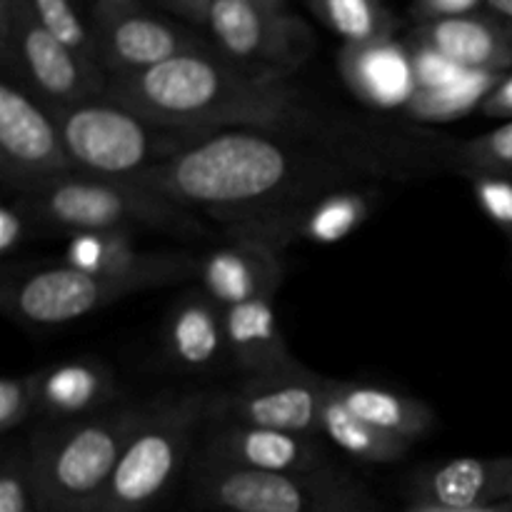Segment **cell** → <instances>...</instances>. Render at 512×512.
<instances>
[{"instance_id": "4", "label": "cell", "mask_w": 512, "mask_h": 512, "mask_svg": "<svg viewBox=\"0 0 512 512\" xmlns=\"http://www.w3.org/2000/svg\"><path fill=\"white\" fill-rule=\"evenodd\" d=\"M40 233H95V230H158L175 238L208 235L198 213L130 180L70 173L25 193Z\"/></svg>"}, {"instance_id": "12", "label": "cell", "mask_w": 512, "mask_h": 512, "mask_svg": "<svg viewBox=\"0 0 512 512\" xmlns=\"http://www.w3.org/2000/svg\"><path fill=\"white\" fill-rule=\"evenodd\" d=\"M328 375L295 363L275 373L245 378L225 393H210L205 423H240L255 428L320 435Z\"/></svg>"}, {"instance_id": "18", "label": "cell", "mask_w": 512, "mask_h": 512, "mask_svg": "<svg viewBox=\"0 0 512 512\" xmlns=\"http://www.w3.org/2000/svg\"><path fill=\"white\" fill-rule=\"evenodd\" d=\"M415 495L425 508L450 512L493 508L512 498V455L455 458L415 478Z\"/></svg>"}, {"instance_id": "23", "label": "cell", "mask_w": 512, "mask_h": 512, "mask_svg": "<svg viewBox=\"0 0 512 512\" xmlns=\"http://www.w3.org/2000/svg\"><path fill=\"white\" fill-rule=\"evenodd\" d=\"M328 388L345 408L353 410L365 423L410 443L423 440L438 423V415L425 400L383 388V385L328 378Z\"/></svg>"}, {"instance_id": "28", "label": "cell", "mask_w": 512, "mask_h": 512, "mask_svg": "<svg viewBox=\"0 0 512 512\" xmlns=\"http://www.w3.org/2000/svg\"><path fill=\"white\" fill-rule=\"evenodd\" d=\"M80 0H30L35 18L40 20L50 35L68 45L70 50L80 53L83 58L95 60V40L90 30V20L80 15Z\"/></svg>"}, {"instance_id": "24", "label": "cell", "mask_w": 512, "mask_h": 512, "mask_svg": "<svg viewBox=\"0 0 512 512\" xmlns=\"http://www.w3.org/2000/svg\"><path fill=\"white\" fill-rule=\"evenodd\" d=\"M320 438L325 443L335 445L340 453L348 458L358 460V463L370 465H385L398 463L403 455L413 448L410 440L395 438V435L385 433V430L375 428V425L365 423L363 418L345 408L333 393H330L328 383H325V403L323 415H320Z\"/></svg>"}, {"instance_id": "37", "label": "cell", "mask_w": 512, "mask_h": 512, "mask_svg": "<svg viewBox=\"0 0 512 512\" xmlns=\"http://www.w3.org/2000/svg\"><path fill=\"white\" fill-rule=\"evenodd\" d=\"M485 10L512 30V0H485Z\"/></svg>"}, {"instance_id": "19", "label": "cell", "mask_w": 512, "mask_h": 512, "mask_svg": "<svg viewBox=\"0 0 512 512\" xmlns=\"http://www.w3.org/2000/svg\"><path fill=\"white\" fill-rule=\"evenodd\" d=\"M165 358L175 370L188 375L213 373L228 363L225 308L203 288L175 300L165 318Z\"/></svg>"}, {"instance_id": "34", "label": "cell", "mask_w": 512, "mask_h": 512, "mask_svg": "<svg viewBox=\"0 0 512 512\" xmlns=\"http://www.w3.org/2000/svg\"><path fill=\"white\" fill-rule=\"evenodd\" d=\"M485 0H413L415 23H430V20L460 18V15L483 13Z\"/></svg>"}, {"instance_id": "27", "label": "cell", "mask_w": 512, "mask_h": 512, "mask_svg": "<svg viewBox=\"0 0 512 512\" xmlns=\"http://www.w3.org/2000/svg\"><path fill=\"white\" fill-rule=\"evenodd\" d=\"M453 170L465 178L498 175L512 180V120L490 133L458 140L453 150Z\"/></svg>"}, {"instance_id": "30", "label": "cell", "mask_w": 512, "mask_h": 512, "mask_svg": "<svg viewBox=\"0 0 512 512\" xmlns=\"http://www.w3.org/2000/svg\"><path fill=\"white\" fill-rule=\"evenodd\" d=\"M35 505L33 465L28 450H13L5 455L0 468V512H30Z\"/></svg>"}, {"instance_id": "41", "label": "cell", "mask_w": 512, "mask_h": 512, "mask_svg": "<svg viewBox=\"0 0 512 512\" xmlns=\"http://www.w3.org/2000/svg\"><path fill=\"white\" fill-rule=\"evenodd\" d=\"M510 503H512V498H510Z\"/></svg>"}, {"instance_id": "1", "label": "cell", "mask_w": 512, "mask_h": 512, "mask_svg": "<svg viewBox=\"0 0 512 512\" xmlns=\"http://www.w3.org/2000/svg\"><path fill=\"white\" fill-rule=\"evenodd\" d=\"M455 143L423 130L363 123L330 135L223 130L130 183L225 228L335 190L380 188L388 180L453 170Z\"/></svg>"}, {"instance_id": "15", "label": "cell", "mask_w": 512, "mask_h": 512, "mask_svg": "<svg viewBox=\"0 0 512 512\" xmlns=\"http://www.w3.org/2000/svg\"><path fill=\"white\" fill-rule=\"evenodd\" d=\"M200 458L263 473H313L330 468L328 443L320 435L255 428L240 423H208Z\"/></svg>"}, {"instance_id": "40", "label": "cell", "mask_w": 512, "mask_h": 512, "mask_svg": "<svg viewBox=\"0 0 512 512\" xmlns=\"http://www.w3.org/2000/svg\"><path fill=\"white\" fill-rule=\"evenodd\" d=\"M243 3L265 5V8H283V0H243Z\"/></svg>"}, {"instance_id": "9", "label": "cell", "mask_w": 512, "mask_h": 512, "mask_svg": "<svg viewBox=\"0 0 512 512\" xmlns=\"http://www.w3.org/2000/svg\"><path fill=\"white\" fill-rule=\"evenodd\" d=\"M205 28L228 63L260 78H293L315 53L310 25L283 8L213 0Z\"/></svg>"}, {"instance_id": "7", "label": "cell", "mask_w": 512, "mask_h": 512, "mask_svg": "<svg viewBox=\"0 0 512 512\" xmlns=\"http://www.w3.org/2000/svg\"><path fill=\"white\" fill-rule=\"evenodd\" d=\"M193 498L223 512H370L363 485L333 465L313 473H263L203 460L193 465Z\"/></svg>"}, {"instance_id": "26", "label": "cell", "mask_w": 512, "mask_h": 512, "mask_svg": "<svg viewBox=\"0 0 512 512\" xmlns=\"http://www.w3.org/2000/svg\"><path fill=\"white\" fill-rule=\"evenodd\" d=\"M308 5L315 18L343 38L345 45L395 38L398 23L383 0H308Z\"/></svg>"}, {"instance_id": "20", "label": "cell", "mask_w": 512, "mask_h": 512, "mask_svg": "<svg viewBox=\"0 0 512 512\" xmlns=\"http://www.w3.org/2000/svg\"><path fill=\"white\" fill-rule=\"evenodd\" d=\"M410 38L430 45L465 70L510 73L512 30L488 10L460 18L415 23Z\"/></svg>"}, {"instance_id": "31", "label": "cell", "mask_w": 512, "mask_h": 512, "mask_svg": "<svg viewBox=\"0 0 512 512\" xmlns=\"http://www.w3.org/2000/svg\"><path fill=\"white\" fill-rule=\"evenodd\" d=\"M40 225L35 220L28 198L20 193H8L0 208V253L10 258L18 253L30 238H38Z\"/></svg>"}, {"instance_id": "25", "label": "cell", "mask_w": 512, "mask_h": 512, "mask_svg": "<svg viewBox=\"0 0 512 512\" xmlns=\"http://www.w3.org/2000/svg\"><path fill=\"white\" fill-rule=\"evenodd\" d=\"M505 73L488 70H465L455 83L438 90H415L413 100L403 110L415 123H448L480 108L490 90L500 83Z\"/></svg>"}, {"instance_id": "21", "label": "cell", "mask_w": 512, "mask_h": 512, "mask_svg": "<svg viewBox=\"0 0 512 512\" xmlns=\"http://www.w3.org/2000/svg\"><path fill=\"white\" fill-rule=\"evenodd\" d=\"M40 415L53 423L93 418L118 400L120 388L108 365L93 358H73L38 370Z\"/></svg>"}, {"instance_id": "11", "label": "cell", "mask_w": 512, "mask_h": 512, "mask_svg": "<svg viewBox=\"0 0 512 512\" xmlns=\"http://www.w3.org/2000/svg\"><path fill=\"white\" fill-rule=\"evenodd\" d=\"M75 173L58 118L13 78L0 80V178L8 193H33Z\"/></svg>"}, {"instance_id": "10", "label": "cell", "mask_w": 512, "mask_h": 512, "mask_svg": "<svg viewBox=\"0 0 512 512\" xmlns=\"http://www.w3.org/2000/svg\"><path fill=\"white\" fill-rule=\"evenodd\" d=\"M155 288L158 285L148 278H105L60 263L5 278L0 305L23 325L58 328L105 310L128 295Z\"/></svg>"}, {"instance_id": "8", "label": "cell", "mask_w": 512, "mask_h": 512, "mask_svg": "<svg viewBox=\"0 0 512 512\" xmlns=\"http://www.w3.org/2000/svg\"><path fill=\"white\" fill-rule=\"evenodd\" d=\"M0 65L55 118L108 90L105 70L50 35L30 0H0Z\"/></svg>"}, {"instance_id": "32", "label": "cell", "mask_w": 512, "mask_h": 512, "mask_svg": "<svg viewBox=\"0 0 512 512\" xmlns=\"http://www.w3.org/2000/svg\"><path fill=\"white\" fill-rule=\"evenodd\" d=\"M408 48H410V60H413V73H415V85L418 90H438L445 85L455 83L460 75L465 73V68L455 65L453 60L445 58L443 53H438L430 45L420 43V40L410 38L408 35Z\"/></svg>"}, {"instance_id": "36", "label": "cell", "mask_w": 512, "mask_h": 512, "mask_svg": "<svg viewBox=\"0 0 512 512\" xmlns=\"http://www.w3.org/2000/svg\"><path fill=\"white\" fill-rule=\"evenodd\" d=\"M160 3H163L168 10H173L175 15L188 20V23L205 25L210 3H213V0H160Z\"/></svg>"}, {"instance_id": "38", "label": "cell", "mask_w": 512, "mask_h": 512, "mask_svg": "<svg viewBox=\"0 0 512 512\" xmlns=\"http://www.w3.org/2000/svg\"><path fill=\"white\" fill-rule=\"evenodd\" d=\"M93 5H100V8H133V5H140V0H93Z\"/></svg>"}, {"instance_id": "5", "label": "cell", "mask_w": 512, "mask_h": 512, "mask_svg": "<svg viewBox=\"0 0 512 512\" xmlns=\"http://www.w3.org/2000/svg\"><path fill=\"white\" fill-rule=\"evenodd\" d=\"M58 123L75 170L115 180L140 178L213 135L153 123L108 95L75 105Z\"/></svg>"}, {"instance_id": "39", "label": "cell", "mask_w": 512, "mask_h": 512, "mask_svg": "<svg viewBox=\"0 0 512 512\" xmlns=\"http://www.w3.org/2000/svg\"><path fill=\"white\" fill-rule=\"evenodd\" d=\"M423 512H450V510H438V508H428ZM465 512H512V503H500L493 505V508H480V510H465Z\"/></svg>"}, {"instance_id": "16", "label": "cell", "mask_w": 512, "mask_h": 512, "mask_svg": "<svg viewBox=\"0 0 512 512\" xmlns=\"http://www.w3.org/2000/svg\"><path fill=\"white\" fill-rule=\"evenodd\" d=\"M283 278V250L258 240L230 238L228 243L198 255L195 280L223 308L275 298Z\"/></svg>"}, {"instance_id": "17", "label": "cell", "mask_w": 512, "mask_h": 512, "mask_svg": "<svg viewBox=\"0 0 512 512\" xmlns=\"http://www.w3.org/2000/svg\"><path fill=\"white\" fill-rule=\"evenodd\" d=\"M338 68L345 88L373 110H405L418 90L410 48L398 38L343 45Z\"/></svg>"}, {"instance_id": "22", "label": "cell", "mask_w": 512, "mask_h": 512, "mask_svg": "<svg viewBox=\"0 0 512 512\" xmlns=\"http://www.w3.org/2000/svg\"><path fill=\"white\" fill-rule=\"evenodd\" d=\"M225 335L228 363L243 378L275 373L298 363L285 343L275 298H258L225 308Z\"/></svg>"}, {"instance_id": "29", "label": "cell", "mask_w": 512, "mask_h": 512, "mask_svg": "<svg viewBox=\"0 0 512 512\" xmlns=\"http://www.w3.org/2000/svg\"><path fill=\"white\" fill-rule=\"evenodd\" d=\"M40 415V375H8L0 383V433L10 435Z\"/></svg>"}, {"instance_id": "13", "label": "cell", "mask_w": 512, "mask_h": 512, "mask_svg": "<svg viewBox=\"0 0 512 512\" xmlns=\"http://www.w3.org/2000/svg\"><path fill=\"white\" fill-rule=\"evenodd\" d=\"M88 20L95 40V58L108 78L145 73L180 55L215 50L213 43L195 35L193 30L148 13L140 5L133 8L93 5Z\"/></svg>"}, {"instance_id": "35", "label": "cell", "mask_w": 512, "mask_h": 512, "mask_svg": "<svg viewBox=\"0 0 512 512\" xmlns=\"http://www.w3.org/2000/svg\"><path fill=\"white\" fill-rule=\"evenodd\" d=\"M480 113L485 118H503L505 123L512 120V70L500 78V83L490 90V95L485 98V103L480 105Z\"/></svg>"}, {"instance_id": "14", "label": "cell", "mask_w": 512, "mask_h": 512, "mask_svg": "<svg viewBox=\"0 0 512 512\" xmlns=\"http://www.w3.org/2000/svg\"><path fill=\"white\" fill-rule=\"evenodd\" d=\"M383 198L380 188H348L320 195L293 208L255 215L240 223L225 225L228 238H248L285 250L293 243L333 245L353 235L373 215Z\"/></svg>"}, {"instance_id": "33", "label": "cell", "mask_w": 512, "mask_h": 512, "mask_svg": "<svg viewBox=\"0 0 512 512\" xmlns=\"http://www.w3.org/2000/svg\"><path fill=\"white\" fill-rule=\"evenodd\" d=\"M480 210L498 225L512 243V180L498 175H475L468 178Z\"/></svg>"}, {"instance_id": "6", "label": "cell", "mask_w": 512, "mask_h": 512, "mask_svg": "<svg viewBox=\"0 0 512 512\" xmlns=\"http://www.w3.org/2000/svg\"><path fill=\"white\" fill-rule=\"evenodd\" d=\"M210 393H165L145 415L95 512H148L178 483L205 423Z\"/></svg>"}, {"instance_id": "3", "label": "cell", "mask_w": 512, "mask_h": 512, "mask_svg": "<svg viewBox=\"0 0 512 512\" xmlns=\"http://www.w3.org/2000/svg\"><path fill=\"white\" fill-rule=\"evenodd\" d=\"M145 415V405H115L93 418L55 423L28 445L40 512H95Z\"/></svg>"}, {"instance_id": "2", "label": "cell", "mask_w": 512, "mask_h": 512, "mask_svg": "<svg viewBox=\"0 0 512 512\" xmlns=\"http://www.w3.org/2000/svg\"><path fill=\"white\" fill-rule=\"evenodd\" d=\"M105 95L153 123L205 133L330 135L360 125L323 108L293 78L243 73L218 50L180 55L145 73L108 78Z\"/></svg>"}]
</instances>
